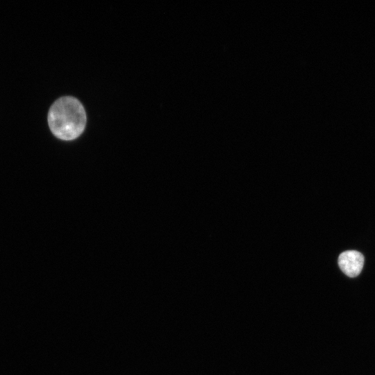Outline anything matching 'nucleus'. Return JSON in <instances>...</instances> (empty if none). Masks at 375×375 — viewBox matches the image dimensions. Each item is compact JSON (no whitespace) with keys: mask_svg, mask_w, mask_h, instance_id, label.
<instances>
[{"mask_svg":"<svg viewBox=\"0 0 375 375\" xmlns=\"http://www.w3.org/2000/svg\"><path fill=\"white\" fill-rule=\"evenodd\" d=\"M364 256L355 250L342 252L338 257V265L342 272L349 277H356L361 272Z\"/></svg>","mask_w":375,"mask_h":375,"instance_id":"nucleus-2","label":"nucleus"},{"mask_svg":"<svg viewBox=\"0 0 375 375\" xmlns=\"http://www.w3.org/2000/svg\"><path fill=\"white\" fill-rule=\"evenodd\" d=\"M86 113L75 97L65 96L57 99L48 113V124L53 134L63 140L77 138L84 131Z\"/></svg>","mask_w":375,"mask_h":375,"instance_id":"nucleus-1","label":"nucleus"}]
</instances>
